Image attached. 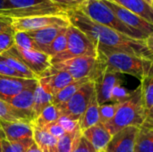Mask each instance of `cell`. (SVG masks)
I'll return each instance as SVG.
<instances>
[{
    "label": "cell",
    "instance_id": "6da1fadb",
    "mask_svg": "<svg viewBox=\"0 0 153 152\" xmlns=\"http://www.w3.org/2000/svg\"><path fill=\"white\" fill-rule=\"evenodd\" d=\"M66 14L71 25L82 30L92 41L96 48H108L153 59V53L149 50L144 40L130 38L95 22L78 8L66 11Z\"/></svg>",
    "mask_w": 153,
    "mask_h": 152
},
{
    "label": "cell",
    "instance_id": "7a4b0ae2",
    "mask_svg": "<svg viewBox=\"0 0 153 152\" xmlns=\"http://www.w3.org/2000/svg\"><path fill=\"white\" fill-rule=\"evenodd\" d=\"M145 109L140 85L133 90L132 96L119 105L114 117L104 125L113 136L127 126L140 127L146 119Z\"/></svg>",
    "mask_w": 153,
    "mask_h": 152
},
{
    "label": "cell",
    "instance_id": "3957f363",
    "mask_svg": "<svg viewBox=\"0 0 153 152\" xmlns=\"http://www.w3.org/2000/svg\"><path fill=\"white\" fill-rule=\"evenodd\" d=\"M97 57L118 73L134 76L140 81L153 64V59L102 47L97 48Z\"/></svg>",
    "mask_w": 153,
    "mask_h": 152
},
{
    "label": "cell",
    "instance_id": "277c9868",
    "mask_svg": "<svg viewBox=\"0 0 153 152\" xmlns=\"http://www.w3.org/2000/svg\"><path fill=\"white\" fill-rule=\"evenodd\" d=\"M93 22L115 30L130 38L145 40L146 37L139 31L134 30L123 23L103 0H85L78 7Z\"/></svg>",
    "mask_w": 153,
    "mask_h": 152
},
{
    "label": "cell",
    "instance_id": "5b68a950",
    "mask_svg": "<svg viewBox=\"0 0 153 152\" xmlns=\"http://www.w3.org/2000/svg\"><path fill=\"white\" fill-rule=\"evenodd\" d=\"M64 13L65 9L49 0H5V10L0 12V16L24 18Z\"/></svg>",
    "mask_w": 153,
    "mask_h": 152
},
{
    "label": "cell",
    "instance_id": "8992f818",
    "mask_svg": "<svg viewBox=\"0 0 153 152\" xmlns=\"http://www.w3.org/2000/svg\"><path fill=\"white\" fill-rule=\"evenodd\" d=\"M91 81L95 83V92L100 105L110 103L114 89L124 83L122 73L106 65L98 57Z\"/></svg>",
    "mask_w": 153,
    "mask_h": 152
},
{
    "label": "cell",
    "instance_id": "52a82bcc",
    "mask_svg": "<svg viewBox=\"0 0 153 152\" xmlns=\"http://www.w3.org/2000/svg\"><path fill=\"white\" fill-rule=\"evenodd\" d=\"M67 45L64 52L51 58V64L55 65L74 57L82 56H97V48L92 41L79 29L70 25L66 30Z\"/></svg>",
    "mask_w": 153,
    "mask_h": 152
},
{
    "label": "cell",
    "instance_id": "ba28073f",
    "mask_svg": "<svg viewBox=\"0 0 153 152\" xmlns=\"http://www.w3.org/2000/svg\"><path fill=\"white\" fill-rule=\"evenodd\" d=\"M94 92V82L91 80L85 82L66 102L56 106L61 116L79 121L89 106Z\"/></svg>",
    "mask_w": 153,
    "mask_h": 152
},
{
    "label": "cell",
    "instance_id": "9c48e42d",
    "mask_svg": "<svg viewBox=\"0 0 153 152\" xmlns=\"http://www.w3.org/2000/svg\"><path fill=\"white\" fill-rule=\"evenodd\" d=\"M71 25L66 13L57 14L37 15L24 18H11V26L14 31H33L47 27H69Z\"/></svg>",
    "mask_w": 153,
    "mask_h": 152
},
{
    "label": "cell",
    "instance_id": "30bf717a",
    "mask_svg": "<svg viewBox=\"0 0 153 152\" xmlns=\"http://www.w3.org/2000/svg\"><path fill=\"white\" fill-rule=\"evenodd\" d=\"M97 65V56H82L74 57L55 65H52L55 68L67 72L74 81L90 78L95 71Z\"/></svg>",
    "mask_w": 153,
    "mask_h": 152
},
{
    "label": "cell",
    "instance_id": "8fae6325",
    "mask_svg": "<svg viewBox=\"0 0 153 152\" xmlns=\"http://www.w3.org/2000/svg\"><path fill=\"white\" fill-rule=\"evenodd\" d=\"M8 52L16 56L21 61H22V63L37 77H39L43 72L52 65L51 57L41 51L25 50L13 46L8 50Z\"/></svg>",
    "mask_w": 153,
    "mask_h": 152
},
{
    "label": "cell",
    "instance_id": "7c38bea8",
    "mask_svg": "<svg viewBox=\"0 0 153 152\" xmlns=\"http://www.w3.org/2000/svg\"><path fill=\"white\" fill-rule=\"evenodd\" d=\"M103 1L119 18V20L130 29L141 32L146 38L153 31V24L148 22L147 21L137 15L136 13L122 7L121 5L112 1L109 0H103Z\"/></svg>",
    "mask_w": 153,
    "mask_h": 152
},
{
    "label": "cell",
    "instance_id": "4fadbf2b",
    "mask_svg": "<svg viewBox=\"0 0 153 152\" xmlns=\"http://www.w3.org/2000/svg\"><path fill=\"white\" fill-rule=\"evenodd\" d=\"M74 81L73 77L67 72L58 70L52 65L38 77L39 84L52 96Z\"/></svg>",
    "mask_w": 153,
    "mask_h": 152
},
{
    "label": "cell",
    "instance_id": "5bb4252c",
    "mask_svg": "<svg viewBox=\"0 0 153 152\" xmlns=\"http://www.w3.org/2000/svg\"><path fill=\"white\" fill-rule=\"evenodd\" d=\"M139 127L127 126L114 134L105 152H134Z\"/></svg>",
    "mask_w": 153,
    "mask_h": 152
},
{
    "label": "cell",
    "instance_id": "9a60e30c",
    "mask_svg": "<svg viewBox=\"0 0 153 152\" xmlns=\"http://www.w3.org/2000/svg\"><path fill=\"white\" fill-rule=\"evenodd\" d=\"M38 80L10 77L0 74V99L8 101L23 90L35 86Z\"/></svg>",
    "mask_w": 153,
    "mask_h": 152
},
{
    "label": "cell",
    "instance_id": "2e32d148",
    "mask_svg": "<svg viewBox=\"0 0 153 152\" xmlns=\"http://www.w3.org/2000/svg\"><path fill=\"white\" fill-rule=\"evenodd\" d=\"M82 133V136L93 146L96 152L105 151L112 138L111 133L101 123H98L83 131Z\"/></svg>",
    "mask_w": 153,
    "mask_h": 152
},
{
    "label": "cell",
    "instance_id": "e0dca14e",
    "mask_svg": "<svg viewBox=\"0 0 153 152\" xmlns=\"http://www.w3.org/2000/svg\"><path fill=\"white\" fill-rule=\"evenodd\" d=\"M0 127L9 142L33 139V125L27 123H10L0 120Z\"/></svg>",
    "mask_w": 153,
    "mask_h": 152
},
{
    "label": "cell",
    "instance_id": "ac0fdd59",
    "mask_svg": "<svg viewBox=\"0 0 153 152\" xmlns=\"http://www.w3.org/2000/svg\"><path fill=\"white\" fill-rule=\"evenodd\" d=\"M0 120L10 123H27L34 125L36 117L31 111H24L14 108L0 99Z\"/></svg>",
    "mask_w": 153,
    "mask_h": 152
},
{
    "label": "cell",
    "instance_id": "d6986e66",
    "mask_svg": "<svg viewBox=\"0 0 153 152\" xmlns=\"http://www.w3.org/2000/svg\"><path fill=\"white\" fill-rule=\"evenodd\" d=\"M65 29H66L65 27L53 26V27H47L44 29L33 30V31H28V34L37 43L40 51L45 53L48 47L52 43V41Z\"/></svg>",
    "mask_w": 153,
    "mask_h": 152
},
{
    "label": "cell",
    "instance_id": "ffe728a7",
    "mask_svg": "<svg viewBox=\"0 0 153 152\" xmlns=\"http://www.w3.org/2000/svg\"><path fill=\"white\" fill-rule=\"evenodd\" d=\"M136 13L148 22L153 24V6L144 0H109Z\"/></svg>",
    "mask_w": 153,
    "mask_h": 152
},
{
    "label": "cell",
    "instance_id": "44dd1931",
    "mask_svg": "<svg viewBox=\"0 0 153 152\" xmlns=\"http://www.w3.org/2000/svg\"><path fill=\"white\" fill-rule=\"evenodd\" d=\"M100 123V104L94 92L89 106L79 120V127L82 133Z\"/></svg>",
    "mask_w": 153,
    "mask_h": 152
},
{
    "label": "cell",
    "instance_id": "7402d4cb",
    "mask_svg": "<svg viewBox=\"0 0 153 152\" xmlns=\"http://www.w3.org/2000/svg\"><path fill=\"white\" fill-rule=\"evenodd\" d=\"M134 152H153V125L143 123L139 127Z\"/></svg>",
    "mask_w": 153,
    "mask_h": 152
},
{
    "label": "cell",
    "instance_id": "603a6c76",
    "mask_svg": "<svg viewBox=\"0 0 153 152\" xmlns=\"http://www.w3.org/2000/svg\"><path fill=\"white\" fill-rule=\"evenodd\" d=\"M36 86L37 85L23 90L19 94H17L16 96L9 99L7 102L16 108L22 109L24 111L33 112L32 108H33V103H34V90H35Z\"/></svg>",
    "mask_w": 153,
    "mask_h": 152
},
{
    "label": "cell",
    "instance_id": "cb8c5ba5",
    "mask_svg": "<svg viewBox=\"0 0 153 152\" xmlns=\"http://www.w3.org/2000/svg\"><path fill=\"white\" fill-rule=\"evenodd\" d=\"M33 140L41 152H56L57 139L45 130L33 125Z\"/></svg>",
    "mask_w": 153,
    "mask_h": 152
},
{
    "label": "cell",
    "instance_id": "d4e9b609",
    "mask_svg": "<svg viewBox=\"0 0 153 152\" xmlns=\"http://www.w3.org/2000/svg\"><path fill=\"white\" fill-rule=\"evenodd\" d=\"M140 87L142 90L143 104L146 111L148 112L153 106V64L141 80Z\"/></svg>",
    "mask_w": 153,
    "mask_h": 152
},
{
    "label": "cell",
    "instance_id": "484cf974",
    "mask_svg": "<svg viewBox=\"0 0 153 152\" xmlns=\"http://www.w3.org/2000/svg\"><path fill=\"white\" fill-rule=\"evenodd\" d=\"M52 101L53 96L48 91H46L43 87L38 82L34 90V103L32 108L35 117L37 118L48 106L51 105Z\"/></svg>",
    "mask_w": 153,
    "mask_h": 152
},
{
    "label": "cell",
    "instance_id": "4316f807",
    "mask_svg": "<svg viewBox=\"0 0 153 152\" xmlns=\"http://www.w3.org/2000/svg\"><path fill=\"white\" fill-rule=\"evenodd\" d=\"M0 56L13 69L15 70L22 78L24 79H33L38 80V77L21 61L16 56L9 53L8 51L0 55Z\"/></svg>",
    "mask_w": 153,
    "mask_h": 152
},
{
    "label": "cell",
    "instance_id": "83f0119b",
    "mask_svg": "<svg viewBox=\"0 0 153 152\" xmlns=\"http://www.w3.org/2000/svg\"><path fill=\"white\" fill-rule=\"evenodd\" d=\"M89 81H91L90 78L74 81L73 82L68 84L66 87H65L64 89H62L60 91H58L56 94H55L53 96L52 104L55 106H58V105H61V104L66 102L85 82H87Z\"/></svg>",
    "mask_w": 153,
    "mask_h": 152
},
{
    "label": "cell",
    "instance_id": "f1b7e54d",
    "mask_svg": "<svg viewBox=\"0 0 153 152\" xmlns=\"http://www.w3.org/2000/svg\"><path fill=\"white\" fill-rule=\"evenodd\" d=\"M82 134L81 130L74 133H65L57 140L56 152H73L79 142Z\"/></svg>",
    "mask_w": 153,
    "mask_h": 152
},
{
    "label": "cell",
    "instance_id": "f546056e",
    "mask_svg": "<svg viewBox=\"0 0 153 152\" xmlns=\"http://www.w3.org/2000/svg\"><path fill=\"white\" fill-rule=\"evenodd\" d=\"M60 116H61V114H60V111L57 108V107L51 104V105L48 106L40 113V115L36 118L33 125L43 129L46 125L55 123V122H57V120L59 119Z\"/></svg>",
    "mask_w": 153,
    "mask_h": 152
},
{
    "label": "cell",
    "instance_id": "4dcf8cb0",
    "mask_svg": "<svg viewBox=\"0 0 153 152\" xmlns=\"http://www.w3.org/2000/svg\"><path fill=\"white\" fill-rule=\"evenodd\" d=\"M14 46H16L22 49H25V50L40 51L37 43L26 31H15Z\"/></svg>",
    "mask_w": 153,
    "mask_h": 152
},
{
    "label": "cell",
    "instance_id": "1f68e13d",
    "mask_svg": "<svg viewBox=\"0 0 153 152\" xmlns=\"http://www.w3.org/2000/svg\"><path fill=\"white\" fill-rule=\"evenodd\" d=\"M33 143V139H25L18 142H9L5 138L2 142V152H26Z\"/></svg>",
    "mask_w": 153,
    "mask_h": 152
},
{
    "label": "cell",
    "instance_id": "d6a6232c",
    "mask_svg": "<svg viewBox=\"0 0 153 152\" xmlns=\"http://www.w3.org/2000/svg\"><path fill=\"white\" fill-rule=\"evenodd\" d=\"M66 30H64L53 41L52 43L48 47L46 50V54L48 55L51 58L55 56L64 52L66 48L67 45V36H66Z\"/></svg>",
    "mask_w": 153,
    "mask_h": 152
},
{
    "label": "cell",
    "instance_id": "836d02e7",
    "mask_svg": "<svg viewBox=\"0 0 153 152\" xmlns=\"http://www.w3.org/2000/svg\"><path fill=\"white\" fill-rule=\"evenodd\" d=\"M15 31L10 26L0 33V55L8 51L14 46Z\"/></svg>",
    "mask_w": 153,
    "mask_h": 152
},
{
    "label": "cell",
    "instance_id": "e575fe53",
    "mask_svg": "<svg viewBox=\"0 0 153 152\" xmlns=\"http://www.w3.org/2000/svg\"><path fill=\"white\" fill-rule=\"evenodd\" d=\"M119 105L120 104L117 103H106L100 105V123L105 125L110 121L114 117Z\"/></svg>",
    "mask_w": 153,
    "mask_h": 152
},
{
    "label": "cell",
    "instance_id": "d590c367",
    "mask_svg": "<svg viewBox=\"0 0 153 152\" xmlns=\"http://www.w3.org/2000/svg\"><path fill=\"white\" fill-rule=\"evenodd\" d=\"M132 93H133V91L128 90L126 87H123L122 85L118 86L114 89V90L111 94L110 103L122 104L130 99V97L132 96Z\"/></svg>",
    "mask_w": 153,
    "mask_h": 152
},
{
    "label": "cell",
    "instance_id": "8d00e7d4",
    "mask_svg": "<svg viewBox=\"0 0 153 152\" xmlns=\"http://www.w3.org/2000/svg\"><path fill=\"white\" fill-rule=\"evenodd\" d=\"M57 124L65 130V133H74L80 130L79 121L70 119L64 116H61L59 117V119L57 120Z\"/></svg>",
    "mask_w": 153,
    "mask_h": 152
},
{
    "label": "cell",
    "instance_id": "74e56055",
    "mask_svg": "<svg viewBox=\"0 0 153 152\" xmlns=\"http://www.w3.org/2000/svg\"><path fill=\"white\" fill-rule=\"evenodd\" d=\"M43 130H45L46 132H48L49 134H51L53 137L56 138L57 140L59 138H61L65 133V130L57 124V122H55V123H52V124H49L48 125H46Z\"/></svg>",
    "mask_w": 153,
    "mask_h": 152
},
{
    "label": "cell",
    "instance_id": "f35d334b",
    "mask_svg": "<svg viewBox=\"0 0 153 152\" xmlns=\"http://www.w3.org/2000/svg\"><path fill=\"white\" fill-rule=\"evenodd\" d=\"M0 74L4 76H10V77H17V78H22L15 70H13L1 56H0Z\"/></svg>",
    "mask_w": 153,
    "mask_h": 152
},
{
    "label": "cell",
    "instance_id": "ab89813d",
    "mask_svg": "<svg viewBox=\"0 0 153 152\" xmlns=\"http://www.w3.org/2000/svg\"><path fill=\"white\" fill-rule=\"evenodd\" d=\"M73 152H96V151L93 146L82 134L79 142L77 143Z\"/></svg>",
    "mask_w": 153,
    "mask_h": 152
},
{
    "label": "cell",
    "instance_id": "60d3db41",
    "mask_svg": "<svg viewBox=\"0 0 153 152\" xmlns=\"http://www.w3.org/2000/svg\"><path fill=\"white\" fill-rule=\"evenodd\" d=\"M49 1L60 7H62L63 9L65 10V12L70 9H73V8H77L80 5L79 4H77L72 0H49Z\"/></svg>",
    "mask_w": 153,
    "mask_h": 152
},
{
    "label": "cell",
    "instance_id": "b9f144b4",
    "mask_svg": "<svg viewBox=\"0 0 153 152\" xmlns=\"http://www.w3.org/2000/svg\"><path fill=\"white\" fill-rule=\"evenodd\" d=\"M11 26V18L0 16V33Z\"/></svg>",
    "mask_w": 153,
    "mask_h": 152
},
{
    "label": "cell",
    "instance_id": "7bdbcfd3",
    "mask_svg": "<svg viewBox=\"0 0 153 152\" xmlns=\"http://www.w3.org/2000/svg\"><path fill=\"white\" fill-rule=\"evenodd\" d=\"M145 44L147 46V47L149 48V50L153 53V31L145 39Z\"/></svg>",
    "mask_w": 153,
    "mask_h": 152
},
{
    "label": "cell",
    "instance_id": "ee69618b",
    "mask_svg": "<svg viewBox=\"0 0 153 152\" xmlns=\"http://www.w3.org/2000/svg\"><path fill=\"white\" fill-rule=\"evenodd\" d=\"M144 123L148 124V125H153V106L152 107V108L147 112L146 119H145Z\"/></svg>",
    "mask_w": 153,
    "mask_h": 152
},
{
    "label": "cell",
    "instance_id": "f6af8a7d",
    "mask_svg": "<svg viewBox=\"0 0 153 152\" xmlns=\"http://www.w3.org/2000/svg\"><path fill=\"white\" fill-rule=\"evenodd\" d=\"M26 152H41V151L39 150V148L38 147V145L35 143V142H34V143L30 147V149L27 151Z\"/></svg>",
    "mask_w": 153,
    "mask_h": 152
},
{
    "label": "cell",
    "instance_id": "bcb514c9",
    "mask_svg": "<svg viewBox=\"0 0 153 152\" xmlns=\"http://www.w3.org/2000/svg\"><path fill=\"white\" fill-rule=\"evenodd\" d=\"M4 139H5V135H4L3 130L0 127V152H2V142H3Z\"/></svg>",
    "mask_w": 153,
    "mask_h": 152
},
{
    "label": "cell",
    "instance_id": "7dc6e473",
    "mask_svg": "<svg viewBox=\"0 0 153 152\" xmlns=\"http://www.w3.org/2000/svg\"><path fill=\"white\" fill-rule=\"evenodd\" d=\"M5 10V0H0V12Z\"/></svg>",
    "mask_w": 153,
    "mask_h": 152
},
{
    "label": "cell",
    "instance_id": "c3c4849f",
    "mask_svg": "<svg viewBox=\"0 0 153 152\" xmlns=\"http://www.w3.org/2000/svg\"><path fill=\"white\" fill-rule=\"evenodd\" d=\"M72 1H74V2H75V3H77V4H81L83 3L85 0H72Z\"/></svg>",
    "mask_w": 153,
    "mask_h": 152
},
{
    "label": "cell",
    "instance_id": "681fc988",
    "mask_svg": "<svg viewBox=\"0 0 153 152\" xmlns=\"http://www.w3.org/2000/svg\"><path fill=\"white\" fill-rule=\"evenodd\" d=\"M146 3H148L150 5H152V6H153V0H144Z\"/></svg>",
    "mask_w": 153,
    "mask_h": 152
},
{
    "label": "cell",
    "instance_id": "f907efd6",
    "mask_svg": "<svg viewBox=\"0 0 153 152\" xmlns=\"http://www.w3.org/2000/svg\"><path fill=\"white\" fill-rule=\"evenodd\" d=\"M102 152H105V151H102Z\"/></svg>",
    "mask_w": 153,
    "mask_h": 152
}]
</instances>
